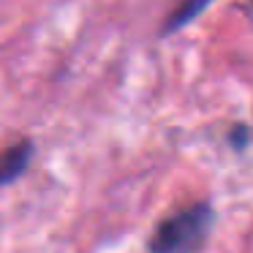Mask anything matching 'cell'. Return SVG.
Masks as SVG:
<instances>
[{"mask_svg": "<svg viewBox=\"0 0 253 253\" xmlns=\"http://www.w3.org/2000/svg\"><path fill=\"white\" fill-rule=\"evenodd\" d=\"M210 226H212V207L204 202L193 204L188 210H180L171 218L155 229L150 240L153 253H193L207 240Z\"/></svg>", "mask_w": 253, "mask_h": 253, "instance_id": "6da1fadb", "label": "cell"}, {"mask_svg": "<svg viewBox=\"0 0 253 253\" xmlns=\"http://www.w3.org/2000/svg\"><path fill=\"white\" fill-rule=\"evenodd\" d=\"M30 158H33V144L30 142H19L14 147L3 150L0 153V185H8L17 177H22Z\"/></svg>", "mask_w": 253, "mask_h": 253, "instance_id": "7a4b0ae2", "label": "cell"}, {"mask_svg": "<svg viewBox=\"0 0 253 253\" xmlns=\"http://www.w3.org/2000/svg\"><path fill=\"white\" fill-rule=\"evenodd\" d=\"M210 3H212V0H185V3H182V6L177 8L174 14H171V17L166 19L164 33H174V30H180L182 25H188L199 11H204V8L210 6Z\"/></svg>", "mask_w": 253, "mask_h": 253, "instance_id": "3957f363", "label": "cell"}, {"mask_svg": "<svg viewBox=\"0 0 253 253\" xmlns=\"http://www.w3.org/2000/svg\"><path fill=\"white\" fill-rule=\"evenodd\" d=\"M248 136H251V133H248V128L245 126H237L234 131H231V144H234L237 150H242L248 144Z\"/></svg>", "mask_w": 253, "mask_h": 253, "instance_id": "277c9868", "label": "cell"}, {"mask_svg": "<svg viewBox=\"0 0 253 253\" xmlns=\"http://www.w3.org/2000/svg\"><path fill=\"white\" fill-rule=\"evenodd\" d=\"M251 8H253V0H251Z\"/></svg>", "mask_w": 253, "mask_h": 253, "instance_id": "5b68a950", "label": "cell"}]
</instances>
